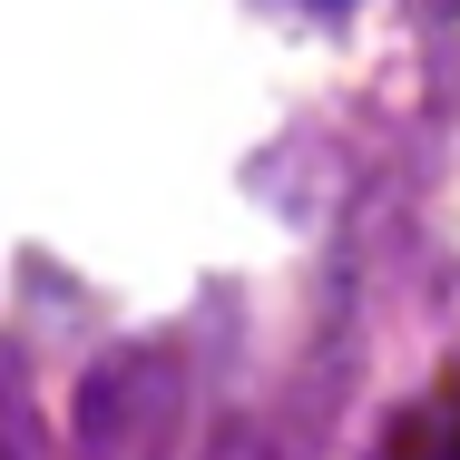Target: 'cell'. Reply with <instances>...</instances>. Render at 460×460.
<instances>
[{
	"label": "cell",
	"mask_w": 460,
	"mask_h": 460,
	"mask_svg": "<svg viewBox=\"0 0 460 460\" xmlns=\"http://www.w3.org/2000/svg\"><path fill=\"white\" fill-rule=\"evenodd\" d=\"M323 10H343V0H323Z\"/></svg>",
	"instance_id": "6da1fadb"
}]
</instances>
